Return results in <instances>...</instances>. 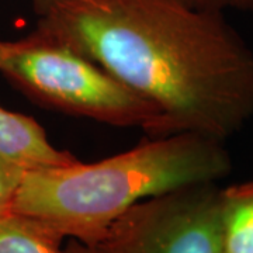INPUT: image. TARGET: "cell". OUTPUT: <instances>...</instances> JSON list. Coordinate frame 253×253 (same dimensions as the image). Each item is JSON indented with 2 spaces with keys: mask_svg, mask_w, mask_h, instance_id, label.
<instances>
[{
  "mask_svg": "<svg viewBox=\"0 0 253 253\" xmlns=\"http://www.w3.org/2000/svg\"><path fill=\"white\" fill-rule=\"evenodd\" d=\"M26 170V168L0 156V217L11 211Z\"/></svg>",
  "mask_w": 253,
  "mask_h": 253,
  "instance_id": "obj_8",
  "label": "cell"
},
{
  "mask_svg": "<svg viewBox=\"0 0 253 253\" xmlns=\"http://www.w3.org/2000/svg\"><path fill=\"white\" fill-rule=\"evenodd\" d=\"M183 1L191 7L217 11V13H225L228 10L253 13V0H183Z\"/></svg>",
  "mask_w": 253,
  "mask_h": 253,
  "instance_id": "obj_9",
  "label": "cell"
},
{
  "mask_svg": "<svg viewBox=\"0 0 253 253\" xmlns=\"http://www.w3.org/2000/svg\"><path fill=\"white\" fill-rule=\"evenodd\" d=\"M65 236L45 222L10 211L0 217V253H62Z\"/></svg>",
  "mask_w": 253,
  "mask_h": 253,
  "instance_id": "obj_6",
  "label": "cell"
},
{
  "mask_svg": "<svg viewBox=\"0 0 253 253\" xmlns=\"http://www.w3.org/2000/svg\"><path fill=\"white\" fill-rule=\"evenodd\" d=\"M94 246L101 253H224L222 187L200 183L144 200Z\"/></svg>",
  "mask_w": 253,
  "mask_h": 253,
  "instance_id": "obj_4",
  "label": "cell"
},
{
  "mask_svg": "<svg viewBox=\"0 0 253 253\" xmlns=\"http://www.w3.org/2000/svg\"><path fill=\"white\" fill-rule=\"evenodd\" d=\"M36 28L155 106L156 136L221 141L253 118V51L224 13L183 0H33Z\"/></svg>",
  "mask_w": 253,
  "mask_h": 253,
  "instance_id": "obj_1",
  "label": "cell"
},
{
  "mask_svg": "<svg viewBox=\"0 0 253 253\" xmlns=\"http://www.w3.org/2000/svg\"><path fill=\"white\" fill-rule=\"evenodd\" d=\"M0 156L26 169L65 166L79 161L56 148L34 118L0 107Z\"/></svg>",
  "mask_w": 253,
  "mask_h": 253,
  "instance_id": "obj_5",
  "label": "cell"
},
{
  "mask_svg": "<svg viewBox=\"0 0 253 253\" xmlns=\"http://www.w3.org/2000/svg\"><path fill=\"white\" fill-rule=\"evenodd\" d=\"M224 253H253V179L222 187Z\"/></svg>",
  "mask_w": 253,
  "mask_h": 253,
  "instance_id": "obj_7",
  "label": "cell"
},
{
  "mask_svg": "<svg viewBox=\"0 0 253 253\" xmlns=\"http://www.w3.org/2000/svg\"><path fill=\"white\" fill-rule=\"evenodd\" d=\"M0 72L28 99L113 126H139L156 136L161 114L99 63L34 30L21 40L4 41Z\"/></svg>",
  "mask_w": 253,
  "mask_h": 253,
  "instance_id": "obj_3",
  "label": "cell"
},
{
  "mask_svg": "<svg viewBox=\"0 0 253 253\" xmlns=\"http://www.w3.org/2000/svg\"><path fill=\"white\" fill-rule=\"evenodd\" d=\"M3 45H4V41L0 40V55H1V51H3Z\"/></svg>",
  "mask_w": 253,
  "mask_h": 253,
  "instance_id": "obj_11",
  "label": "cell"
},
{
  "mask_svg": "<svg viewBox=\"0 0 253 253\" xmlns=\"http://www.w3.org/2000/svg\"><path fill=\"white\" fill-rule=\"evenodd\" d=\"M149 138L97 162L27 169L11 210L45 222L65 239L94 246L138 203L219 183L232 170L225 141L194 132Z\"/></svg>",
  "mask_w": 253,
  "mask_h": 253,
  "instance_id": "obj_2",
  "label": "cell"
},
{
  "mask_svg": "<svg viewBox=\"0 0 253 253\" xmlns=\"http://www.w3.org/2000/svg\"><path fill=\"white\" fill-rule=\"evenodd\" d=\"M62 253H101V252H100L96 246L83 244V242H81V241H76V239H69L66 244H63Z\"/></svg>",
  "mask_w": 253,
  "mask_h": 253,
  "instance_id": "obj_10",
  "label": "cell"
}]
</instances>
